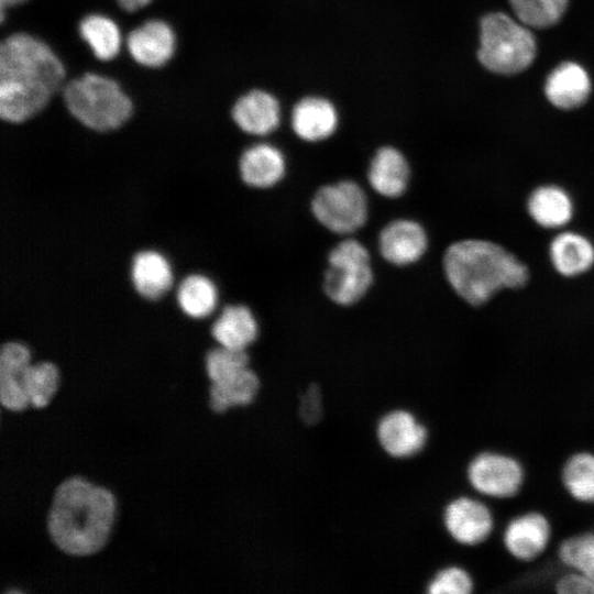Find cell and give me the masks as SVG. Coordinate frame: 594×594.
I'll list each match as a JSON object with an SVG mask.
<instances>
[{"label":"cell","mask_w":594,"mask_h":594,"mask_svg":"<svg viewBox=\"0 0 594 594\" xmlns=\"http://www.w3.org/2000/svg\"><path fill=\"white\" fill-rule=\"evenodd\" d=\"M67 80V66L44 38L28 31L0 42V119L20 125L42 114Z\"/></svg>","instance_id":"1"},{"label":"cell","mask_w":594,"mask_h":594,"mask_svg":"<svg viewBox=\"0 0 594 594\" xmlns=\"http://www.w3.org/2000/svg\"><path fill=\"white\" fill-rule=\"evenodd\" d=\"M116 516L112 493L81 477L63 481L47 514V531L63 552L86 557L107 542Z\"/></svg>","instance_id":"2"},{"label":"cell","mask_w":594,"mask_h":594,"mask_svg":"<svg viewBox=\"0 0 594 594\" xmlns=\"http://www.w3.org/2000/svg\"><path fill=\"white\" fill-rule=\"evenodd\" d=\"M446 277L464 301L480 306L503 288H520L529 278L527 266L503 246L486 240L452 243L443 255Z\"/></svg>","instance_id":"3"},{"label":"cell","mask_w":594,"mask_h":594,"mask_svg":"<svg viewBox=\"0 0 594 594\" xmlns=\"http://www.w3.org/2000/svg\"><path fill=\"white\" fill-rule=\"evenodd\" d=\"M61 98L66 112L95 133H110L128 124L135 113V101L112 76L84 72L66 80Z\"/></svg>","instance_id":"4"},{"label":"cell","mask_w":594,"mask_h":594,"mask_svg":"<svg viewBox=\"0 0 594 594\" xmlns=\"http://www.w3.org/2000/svg\"><path fill=\"white\" fill-rule=\"evenodd\" d=\"M479 61L488 70L513 75L526 69L536 56L532 33L505 13L485 15L481 21Z\"/></svg>","instance_id":"5"},{"label":"cell","mask_w":594,"mask_h":594,"mask_svg":"<svg viewBox=\"0 0 594 594\" xmlns=\"http://www.w3.org/2000/svg\"><path fill=\"white\" fill-rule=\"evenodd\" d=\"M373 278L370 253L360 241L348 238L330 251L323 289L334 304H356L371 288Z\"/></svg>","instance_id":"6"},{"label":"cell","mask_w":594,"mask_h":594,"mask_svg":"<svg viewBox=\"0 0 594 594\" xmlns=\"http://www.w3.org/2000/svg\"><path fill=\"white\" fill-rule=\"evenodd\" d=\"M311 211L326 229L351 234L361 229L369 216L367 198L359 184L340 180L320 187L312 197Z\"/></svg>","instance_id":"7"},{"label":"cell","mask_w":594,"mask_h":594,"mask_svg":"<svg viewBox=\"0 0 594 594\" xmlns=\"http://www.w3.org/2000/svg\"><path fill=\"white\" fill-rule=\"evenodd\" d=\"M465 479L470 490L484 499H507L522 488L526 472L514 455L498 450H483L468 463Z\"/></svg>","instance_id":"8"},{"label":"cell","mask_w":594,"mask_h":594,"mask_svg":"<svg viewBox=\"0 0 594 594\" xmlns=\"http://www.w3.org/2000/svg\"><path fill=\"white\" fill-rule=\"evenodd\" d=\"M442 524L449 537L465 548L477 547L487 541L495 530V516L483 497L457 496L444 506Z\"/></svg>","instance_id":"9"},{"label":"cell","mask_w":594,"mask_h":594,"mask_svg":"<svg viewBox=\"0 0 594 594\" xmlns=\"http://www.w3.org/2000/svg\"><path fill=\"white\" fill-rule=\"evenodd\" d=\"M124 46L130 58L138 66L157 70L175 59L178 36L176 29L167 20L151 18L128 32Z\"/></svg>","instance_id":"10"},{"label":"cell","mask_w":594,"mask_h":594,"mask_svg":"<svg viewBox=\"0 0 594 594\" xmlns=\"http://www.w3.org/2000/svg\"><path fill=\"white\" fill-rule=\"evenodd\" d=\"M507 552L521 562L542 557L552 546L553 531L541 512L527 510L512 517L499 532Z\"/></svg>","instance_id":"11"},{"label":"cell","mask_w":594,"mask_h":594,"mask_svg":"<svg viewBox=\"0 0 594 594\" xmlns=\"http://www.w3.org/2000/svg\"><path fill=\"white\" fill-rule=\"evenodd\" d=\"M376 435L382 449L396 459L419 453L428 441L427 428L415 415L404 409L384 415L378 421Z\"/></svg>","instance_id":"12"},{"label":"cell","mask_w":594,"mask_h":594,"mask_svg":"<svg viewBox=\"0 0 594 594\" xmlns=\"http://www.w3.org/2000/svg\"><path fill=\"white\" fill-rule=\"evenodd\" d=\"M428 246L425 229L410 219L387 223L378 237L380 252L385 261L396 266L410 265L422 257Z\"/></svg>","instance_id":"13"},{"label":"cell","mask_w":594,"mask_h":594,"mask_svg":"<svg viewBox=\"0 0 594 594\" xmlns=\"http://www.w3.org/2000/svg\"><path fill=\"white\" fill-rule=\"evenodd\" d=\"M231 118L244 133L266 135L277 129L280 107L272 94L252 89L235 100L231 108Z\"/></svg>","instance_id":"14"},{"label":"cell","mask_w":594,"mask_h":594,"mask_svg":"<svg viewBox=\"0 0 594 594\" xmlns=\"http://www.w3.org/2000/svg\"><path fill=\"white\" fill-rule=\"evenodd\" d=\"M286 170L283 153L267 143L254 144L241 154L239 173L242 182L253 188L265 189L278 184Z\"/></svg>","instance_id":"15"},{"label":"cell","mask_w":594,"mask_h":594,"mask_svg":"<svg viewBox=\"0 0 594 594\" xmlns=\"http://www.w3.org/2000/svg\"><path fill=\"white\" fill-rule=\"evenodd\" d=\"M77 34L101 63L113 62L121 53L124 44L119 24L103 12H89L77 23Z\"/></svg>","instance_id":"16"},{"label":"cell","mask_w":594,"mask_h":594,"mask_svg":"<svg viewBox=\"0 0 594 594\" xmlns=\"http://www.w3.org/2000/svg\"><path fill=\"white\" fill-rule=\"evenodd\" d=\"M337 125V110L326 98L305 97L293 109V130L304 141L318 142L326 140L334 133Z\"/></svg>","instance_id":"17"},{"label":"cell","mask_w":594,"mask_h":594,"mask_svg":"<svg viewBox=\"0 0 594 594\" xmlns=\"http://www.w3.org/2000/svg\"><path fill=\"white\" fill-rule=\"evenodd\" d=\"M31 354L26 345L8 341L0 349V402L3 407L21 411L29 405L21 378L30 364Z\"/></svg>","instance_id":"18"},{"label":"cell","mask_w":594,"mask_h":594,"mask_svg":"<svg viewBox=\"0 0 594 594\" xmlns=\"http://www.w3.org/2000/svg\"><path fill=\"white\" fill-rule=\"evenodd\" d=\"M409 176L406 157L393 146H382L376 151L367 173L371 187L386 198L402 196L408 187Z\"/></svg>","instance_id":"19"},{"label":"cell","mask_w":594,"mask_h":594,"mask_svg":"<svg viewBox=\"0 0 594 594\" xmlns=\"http://www.w3.org/2000/svg\"><path fill=\"white\" fill-rule=\"evenodd\" d=\"M544 91L549 101L557 108L574 109L588 98L591 81L582 66L566 62L548 76Z\"/></svg>","instance_id":"20"},{"label":"cell","mask_w":594,"mask_h":594,"mask_svg":"<svg viewBox=\"0 0 594 594\" xmlns=\"http://www.w3.org/2000/svg\"><path fill=\"white\" fill-rule=\"evenodd\" d=\"M130 273L135 292L148 300L162 297L173 283L168 261L154 250L138 252L133 256Z\"/></svg>","instance_id":"21"},{"label":"cell","mask_w":594,"mask_h":594,"mask_svg":"<svg viewBox=\"0 0 594 594\" xmlns=\"http://www.w3.org/2000/svg\"><path fill=\"white\" fill-rule=\"evenodd\" d=\"M258 333L257 321L244 305L226 306L211 326V336L219 345L246 350Z\"/></svg>","instance_id":"22"},{"label":"cell","mask_w":594,"mask_h":594,"mask_svg":"<svg viewBox=\"0 0 594 594\" xmlns=\"http://www.w3.org/2000/svg\"><path fill=\"white\" fill-rule=\"evenodd\" d=\"M550 258L563 276H578L594 263V246L590 240L575 232L558 234L550 244Z\"/></svg>","instance_id":"23"},{"label":"cell","mask_w":594,"mask_h":594,"mask_svg":"<svg viewBox=\"0 0 594 594\" xmlns=\"http://www.w3.org/2000/svg\"><path fill=\"white\" fill-rule=\"evenodd\" d=\"M527 209L537 224L549 229L565 226L573 215L570 196L556 185L536 188L528 198Z\"/></svg>","instance_id":"24"},{"label":"cell","mask_w":594,"mask_h":594,"mask_svg":"<svg viewBox=\"0 0 594 594\" xmlns=\"http://www.w3.org/2000/svg\"><path fill=\"white\" fill-rule=\"evenodd\" d=\"M258 389V376L253 370L246 367L227 380L211 383V409L221 414L234 406H246L255 399Z\"/></svg>","instance_id":"25"},{"label":"cell","mask_w":594,"mask_h":594,"mask_svg":"<svg viewBox=\"0 0 594 594\" xmlns=\"http://www.w3.org/2000/svg\"><path fill=\"white\" fill-rule=\"evenodd\" d=\"M176 299L185 315L194 319H201L213 311L218 293L210 278L200 274H191L178 285Z\"/></svg>","instance_id":"26"},{"label":"cell","mask_w":594,"mask_h":594,"mask_svg":"<svg viewBox=\"0 0 594 594\" xmlns=\"http://www.w3.org/2000/svg\"><path fill=\"white\" fill-rule=\"evenodd\" d=\"M561 481L573 499L594 504V452L582 450L571 454L563 463Z\"/></svg>","instance_id":"27"},{"label":"cell","mask_w":594,"mask_h":594,"mask_svg":"<svg viewBox=\"0 0 594 594\" xmlns=\"http://www.w3.org/2000/svg\"><path fill=\"white\" fill-rule=\"evenodd\" d=\"M550 549L568 570L582 573L594 582V530L570 535Z\"/></svg>","instance_id":"28"},{"label":"cell","mask_w":594,"mask_h":594,"mask_svg":"<svg viewBox=\"0 0 594 594\" xmlns=\"http://www.w3.org/2000/svg\"><path fill=\"white\" fill-rule=\"evenodd\" d=\"M29 405L43 408L52 400L59 384V372L52 362L29 364L21 378Z\"/></svg>","instance_id":"29"},{"label":"cell","mask_w":594,"mask_h":594,"mask_svg":"<svg viewBox=\"0 0 594 594\" xmlns=\"http://www.w3.org/2000/svg\"><path fill=\"white\" fill-rule=\"evenodd\" d=\"M517 18L532 28H548L562 18L568 0H509Z\"/></svg>","instance_id":"30"},{"label":"cell","mask_w":594,"mask_h":594,"mask_svg":"<svg viewBox=\"0 0 594 594\" xmlns=\"http://www.w3.org/2000/svg\"><path fill=\"white\" fill-rule=\"evenodd\" d=\"M206 372L211 383L227 380L249 367L246 350L219 345L206 354Z\"/></svg>","instance_id":"31"},{"label":"cell","mask_w":594,"mask_h":594,"mask_svg":"<svg viewBox=\"0 0 594 594\" xmlns=\"http://www.w3.org/2000/svg\"><path fill=\"white\" fill-rule=\"evenodd\" d=\"M474 591L475 581L472 573L458 564L438 570L427 584L429 594H470Z\"/></svg>","instance_id":"32"},{"label":"cell","mask_w":594,"mask_h":594,"mask_svg":"<svg viewBox=\"0 0 594 594\" xmlns=\"http://www.w3.org/2000/svg\"><path fill=\"white\" fill-rule=\"evenodd\" d=\"M558 594H594V582L582 573L565 570L554 583Z\"/></svg>","instance_id":"33"},{"label":"cell","mask_w":594,"mask_h":594,"mask_svg":"<svg viewBox=\"0 0 594 594\" xmlns=\"http://www.w3.org/2000/svg\"><path fill=\"white\" fill-rule=\"evenodd\" d=\"M322 397L317 385H311L302 395L299 405V416L307 425H315L322 416Z\"/></svg>","instance_id":"34"},{"label":"cell","mask_w":594,"mask_h":594,"mask_svg":"<svg viewBox=\"0 0 594 594\" xmlns=\"http://www.w3.org/2000/svg\"><path fill=\"white\" fill-rule=\"evenodd\" d=\"M156 0H116L117 6L127 13H136L150 7Z\"/></svg>","instance_id":"35"},{"label":"cell","mask_w":594,"mask_h":594,"mask_svg":"<svg viewBox=\"0 0 594 594\" xmlns=\"http://www.w3.org/2000/svg\"><path fill=\"white\" fill-rule=\"evenodd\" d=\"M31 0H0V22L3 23L10 11L25 6Z\"/></svg>","instance_id":"36"}]
</instances>
